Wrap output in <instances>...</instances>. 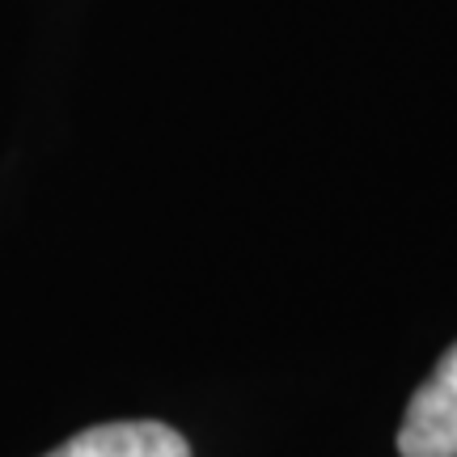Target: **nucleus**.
Segmentation results:
<instances>
[{
    "label": "nucleus",
    "instance_id": "obj_2",
    "mask_svg": "<svg viewBox=\"0 0 457 457\" xmlns=\"http://www.w3.org/2000/svg\"><path fill=\"white\" fill-rule=\"evenodd\" d=\"M47 457H191V445L170 424L131 420V424L85 428L60 449H51Z\"/></svg>",
    "mask_w": 457,
    "mask_h": 457
},
{
    "label": "nucleus",
    "instance_id": "obj_1",
    "mask_svg": "<svg viewBox=\"0 0 457 457\" xmlns=\"http://www.w3.org/2000/svg\"><path fill=\"white\" fill-rule=\"evenodd\" d=\"M398 453L457 457V343L411 398L403 428H398Z\"/></svg>",
    "mask_w": 457,
    "mask_h": 457
}]
</instances>
